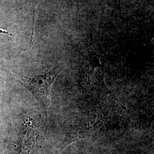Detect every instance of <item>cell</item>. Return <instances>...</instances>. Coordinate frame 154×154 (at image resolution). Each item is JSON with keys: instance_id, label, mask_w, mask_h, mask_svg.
I'll return each mask as SVG.
<instances>
[{"instance_id": "cell-1", "label": "cell", "mask_w": 154, "mask_h": 154, "mask_svg": "<svg viewBox=\"0 0 154 154\" xmlns=\"http://www.w3.org/2000/svg\"><path fill=\"white\" fill-rule=\"evenodd\" d=\"M60 71L58 67L54 68L49 72L34 75L32 77L17 76L18 81L32 93L36 99L48 110L51 104V88Z\"/></svg>"}, {"instance_id": "cell-2", "label": "cell", "mask_w": 154, "mask_h": 154, "mask_svg": "<svg viewBox=\"0 0 154 154\" xmlns=\"http://www.w3.org/2000/svg\"><path fill=\"white\" fill-rule=\"evenodd\" d=\"M0 33H4V34H6L8 35H12L11 33H9L8 31H6L5 30L3 29H0Z\"/></svg>"}]
</instances>
